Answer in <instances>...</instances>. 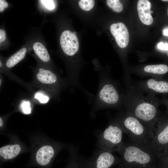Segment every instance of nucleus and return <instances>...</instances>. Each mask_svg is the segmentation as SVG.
I'll use <instances>...</instances> for the list:
<instances>
[{"label": "nucleus", "instance_id": "obj_1", "mask_svg": "<svg viewBox=\"0 0 168 168\" xmlns=\"http://www.w3.org/2000/svg\"><path fill=\"white\" fill-rule=\"evenodd\" d=\"M133 96V102H128L126 104L127 112L145 124L153 132L158 117L157 105L154 98L152 96Z\"/></svg>", "mask_w": 168, "mask_h": 168}, {"label": "nucleus", "instance_id": "obj_2", "mask_svg": "<svg viewBox=\"0 0 168 168\" xmlns=\"http://www.w3.org/2000/svg\"><path fill=\"white\" fill-rule=\"evenodd\" d=\"M118 121L123 132L128 135L131 142L151 145L153 132L145 124L127 112Z\"/></svg>", "mask_w": 168, "mask_h": 168}, {"label": "nucleus", "instance_id": "obj_3", "mask_svg": "<svg viewBox=\"0 0 168 168\" xmlns=\"http://www.w3.org/2000/svg\"><path fill=\"white\" fill-rule=\"evenodd\" d=\"M124 159L129 164L145 166L150 165L157 154L151 145L132 142L123 143L119 151Z\"/></svg>", "mask_w": 168, "mask_h": 168}, {"label": "nucleus", "instance_id": "obj_4", "mask_svg": "<svg viewBox=\"0 0 168 168\" xmlns=\"http://www.w3.org/2000/svg\"><path fill=\"white\" fill-rule=\"evenodd\" d=\"M123 131L118 121L112 122L102 134L100 145L105 151L119 152L124 142H122Z\"/></svg>", "mask_w": 168, "mask_h": 168}, {"label": "nucleus", "instance_id": "obj_5", "mask_svg": "<svg viewBox=\"0 0 168 168\" xmlns=\"http://www.w3.org/2000/svg\"><path fill=\"white\" fill-rule=\"evenodd\" d=\"M151 145L157 154L168 144V123H162L158 117L153 131Z\"/></svg>", "mask_w": 168, "mask_h": 168}, {"label": "nucleus", "instance_id": "obj_6", "mask_svg": "<svg viewBox=\"0 0 168 168\" xmlns=\"http://www.w3.org/2000/svg\"><path fill=\"white\" fill-rule=\"evenodd\" d=\"M98 97L102 103L109 106L116 105L120 100L119 94L115 86L109 82L105 83L101 86Z\"/></svg>", "mask_w": 168, "mask_h": 168}, {"label": "nucleus", "instance_id": "obj_7", "mask_svg": "<svg viewBox=\"0 0 168 168\" xmlns=\"http://www.w3.org/2000/svg\"><path fill=\"white\" fill-rule=\"evenodd\" d=\"M60 44L64 52L67 55L72 56L78 51L79 44L77 36L68 30L63 31L60 37Z\"/></svg>", "mask_w": 168, "mask_h": 168}, {"label": "nucleus", "instance_id": "obj_8", "mask_svg": "<svg viewBox=\"0 0 168 168\" xmlns=\"http://www.w3.org/2000/svg\"><path fill=\"white\" fill-rule=\"evenodd\" d=\"M110 29L118 45L121 48L126 47L129 42V34L125 24L121 22L113 23Z\"/></svg>", "mask_w": 168, "mask_h": 168}, {"label": "nucleus", "instance_id": "obj_9", "mask_svg": "<svg viewBox=\"0 0 168 168\" xmlns=\"http://www.w3.org/2000/svg\"><path fill=\"white\" fill-rule=\"evenodd\" d=\"M151 5L148 0H139L137 5V10L141 21L147 25H151L153 19L151 14Z\"/></svg>", "mask_w": 168, "mask_h": 168}, {"label": "nucleus", "instance_id": "obj_10", "mask_svg": "<svg viewBox=\"0 0 168 168\" xmlns=\"http://www.w3.org/2000/svg\"><path fill=\"white\" fill-rule=\"evenodd\" d=\"M144 88L149 91L158 93H168V82L163 81H158L150 78L145 81Z\"/></svg>", "mask_w": 168, "mask_h": 168}, {"label": "nucleus", "instance_id": "obj_11", "mask_svg": "<svg viewBox=\"0 0 168 168\" xmlns=\"http://www.w3.org/2000/svg\"><path fill=\"white\" fill-rule=\"evenodd\" d=\"M54 154V151L51 146H44L38 151L36 156V161L41 165H46L49 162Z\"/></svg>", "mask_w": 168, "mask_h": 168}, {"label": "nucleus", "instance_id": "obj_12", "mask_svg": "<svg viewBox=\"0 0 168 168\" xmlns=\"http://www.w3.org/2000/svg\"><path fill=\"white\" fill-rule=\"evenodd\" d=\"M115 157L111 152L108 151L101 153L96 161V168H109L114 163Z\"/></svg>", "mask_w": 168, "mask_h": 168}, {"label": "nucleus", "instance_id": "obj_13", "mask_svg": "<svg viewBox=\"0 0 168 168\" xmlns=\"http://www.w3.org/2000/svg\"><path fill=\"white\" fill-rule=\"evenodd\" d=\"M18 144L8 145L0 148V155L5 159H10L16 156L21 151Z\"/></svg>", "mask_w": 168, "mask_h": 168}, {"label": "nucleus", "instance_id": "obj_14", "mask_svg": "<svg viewBox=\"0 0 168 168\" xmlns=\"http://www.w3.org/2000/svg\"><path fill=\"white\" fill-rule=\"evenodd\" d=\"M39 71L36 77L41 82L45 84H52L57 82V76L51 71L40 68Z\"/></svg>", "mask_w": 168, "mask_h": 168}, {"label": "nucleus", "instance_id": "obj_15", "mask_svg": "<svg viewBox=\"0 0 168 168\" xmlns=\"http://www.w3.org/2000/svg\"><path fill=\"white\" fill-rule=\"evenodd\" d=\"M33 49L37 56L43 62H47L50 59L48 51L41 43L37 42L34 44Z\"/></svg>", "mask_w": 168, "mask_h": 168}, {"label": "nucleus", "instance_id": "obj_16", "mask_svg": "<svg viewBox=\"0 0 168 168\" xmlns=\"http://www.w3.org/2000/svg\"><path fill=\"white\" fill-rule=\"evenodd\" d=\"M144 71L147 73L162 75L168 72V67L164 64L147 65L144 68Z\"/></svg>", "mask_w": 168, "mask_h": 168}, {"label": "nucleus", "instance_id": "obj_17", "mask_svg": "<svg viewBox=\"0 0 168 168\" xmlns=\"http://www.w3.org/2000/svg\"><path fill=\"white\" fill-rule=\"evenodd\" d=\"M26 48H22L11 56L6 62L7 66L11 68L22 60L26 55Z\"/></svg>", "mask_w": 168, "mask_h": 168}, {"label": "nucleus", "instance_id": "obj_18", "mask_svg": "<svg viewBox=\"0 0 168 168\" xmlns=\"http://www.w3.org/2000/svg\"><path fill=\"white\" fill-rule=\"evenodd\" d=\"M107 6L114 12L119 13L123 9L122 3L119 0H107L106 1Z\"/></svg>", "mask_w": 168, "mask_h": 168}, {"label": "nucleus", "instance_id": "obj_19", "mask_svg": "<svg viewBox=\"0 0 168 168\" xmlns=\"http://www.w3.org/2000/svg\"><path fill=\"white\" fill-rule=\"evenodd\" d=\"M79 7L82 10L85 11H89L94 7L95 1L93 0H81L79 1Z\"/></svg>", "mask_w": 168, "mask_h": 168}, {"label": "nucleus", "instance_id": "obj_20", "mask_svg": "<svg viewBox=\"0 0 168 168\" xmlns=\"http://www.w3.org/2000/svg\"><path fill=\"white\" fill-rule=\"evenodd\" d=\"M20 107L21 110L25 114H29L31 112V104L29 101L24 100L21 103Z\"/></svg>", "mask_w": 168, "mask_h": 168}, {"label": "nucleus", "instance_id": "obj_21", "mask_svg": "<svg viewBox=\"0 0 168 168\" xmlns=\"http://www.w3.org/2000/svg\"><path fill=\"white\" fill-rule=\"evenodd\" d=\"M34 98L37 99L41 103H46L49 100V97L41 92H37L34 96Z\"/></svg>", "mask_w": 168, "mask_h": 168}, {"label": "nucleus", "instance_id": "obj_22", "mask_svg": "<svg viewBox=\"0 0 168 168\" xmlns=\"http://www.w3.org/2000/svg\"><path fill=\"white\" fill-rule=\"evenodd\" d=\"M40 1L48 9L52 10L55 7L54 1L53 0H40Z\"/></svg>", "mask_w": 168, "mask_h": 168}, {"label": "nucleus", "instance_id": "obj_23", "mask_svg": "<svg viewBox=\"0 0 168 168\" xmlns=\"http://www.w3.org/2000/svg\"><path fill=\"white\" fill-rule=\"evenodd\" d=\"M8 6L7 2L4 0H0V12H2L4 11V9L7 8Z\"/></svg>", "mask_w": 168, "mask_h": 168}, {"label": "nucleus", "instance_id": "obj_24", "mask_svg": "<svg viewBox=\"0 0 168 168\" xmlns=\"http://www.w3.org/2000/svg\"><path fill=\"white\" fill-rule=\"evenodd\" d=\"M157 47L160 49L168 51V44L167 42L164 43L161 42L158 44Z\"/></svg>", "mask_w": 168, "mask_h": 168}, {"label": "nucleus", "instance_id": "obj_25", "mask_svg": "<svg viewBox=\"0 0 168 168\" xmlns=\"http://www.w3.org/2000/svg\"><path fill=\"white\" fill-rule=\"evenodd\" d=\"M6 38V34L4 30L1 29L0 30V42H3Z\"/></svg>", "mask_w": 168, "mask_h": 168}, {"label": "nucleus", "instance_id": "obj_26", "mask_svg": "<svg viewBox=\"0 0 168 168\" xmlns=\"http://www.w3.org/2000/svg\"><path fill=\"white\" fill-rule=\"evenodd\" d=\"M163 34L165 35L168 36V29H166L164 30Z\"/></svg>", "mask_w": 168, "mask_h": 168}, {"label": "nucleus", "instance_id": "obj_27", "mask_svg": "<svg viewBox=\"0 0 168 168\" xmlns=\"http://www.w3.org/2000/svg\"><path fill=\"white\" fill-rule=\"evenodd\" d=\"M3 124V122L2 119L1 117H0V126L1 127Z\"/></svg>", "mask_w": 168, "mask_h": 168}, {"label": "nucleus", "instance_id": "obj_28", "mask_svg": "<svg viewBox=\"0 0 168 168\" xmlns=\"http://www.w3.org/2000/svg\"><path fill=\"white\" fill-rule=\"evenodd\" d=\"M2 66V63H1V61H0V67H1Z\"/></svg>", "mask_w": 168, "mask_h": 168}, {"label": "nucleus", "instance_id": "obj_29", "mask_svg": "<svg viewBox=\"0 0 168 168\" xmlns=\"http://www.w3.org/2000/svg\"><path fill=\"white\" fill-rule=\"evenodd\" d=\"M162 1H168V0H163Z\"/></svg>", "mask_w": 168, "mask_h": 168}, {"label": "nucleus", "instance_id": "obj_30", "mask_svg": "<svg viewBox=\"0 0 168 168\" xmlns=\"http://www.w3.org/2000/svg\"><path fill=\"white\" fill-rule=\"evenodd\" d=\"M73 33L75 34V35H76L77 34V33L75 31H74L73 32Z\"/></svg>", "mask_w": 168, "mask_h": 168}, {"label": "nucleus", "instance_id": "obj_31", "mask_svg": "<svg viewBox=\"0 0 168 168\" xmlns=\"http://www.w3.org/2000/svg\"><path fill=\"white\" fill-rule=\"evenodd\" d=\"M0 85H1V79H0Z\"/></svg>", "mask_w": 168, "mask_h": 168}, {"label": "nucleus", "instance_id": "obj_32", "mask_svg": "<svg viewBox=\"0 0 168 168\" xmlns=\"http://www.w3.org/2000/svg\"><path fill=\"white\" fill-rule=\"evenodd\" d=\"M167 56H168V51L167 52Z\"/></svg>", "mask_w": 168, "mask_h": 168}, {"label": "nucleus", "instance_id": "obj_33", "mask_svg": "<svg viewBox=\"0 0 168 168\" xmlns=\"http://www.w3.org/2000/svg\"><path fill=\"white\" fill-rule=\"evenodd\" d=\"M167 15H168V9H167Z\"/></svg>", "mask_w": 168, "mask_h": 168}]
</instances>
